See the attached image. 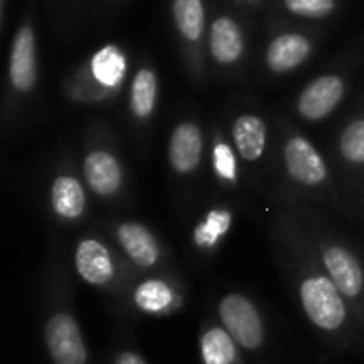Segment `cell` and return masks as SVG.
<instances>
[{
    "label": "cell",
    "mask_w": 364,
    "mask_h": 364,
    "mask_svg": "<svg viewBox=\"0 0 364 364\" xmlns=\"http://www.w3.org/2000/svg\"><path fill=\"white\" fill-rule=\"evenodd\" d=\"M311 51V45L305 36L301 34H282L277 36L267 51V62L275 73H286L296 68L299 64H303L307 60Z\"/></svg>",
    "instance_id": "obj_17"
},
{
    "label": "cell",
    "mask_w": 364,
    "mask_h": 364,
    "mask_svg": "<svg viewBox=\"0 0 364 364\" xmlns=\"http://www.w3.org/2000/svg\"><path fill=\"white\" fill-rule=\"evenodd\" d=\"M213 171L218 179L226 186H237L239 181V168H237V156L235 149L226 141H215L213 145Z\"/></svg>",
    "instance_id": "obj_22"
},
{
    "label": "cell",
    "mask_w": 364,
    "mask_h": 364,
    "mask_svg": "<svg viewBox=\"0 0 364 364\" xmlns=\"http://www.w3.org/2000/svg\"><path fill=\"white\" fill-rule=\"evenodd\" d=\"M9 75H11V83L15 90L30 92L34 87L36 60H34V32L30 26H23L13 38Z\"/></svg>",
    "instance_id": "obj_15"
},
{
    "label": "cell",
    "mask_w": 364,
    "mask_h": 364,
    "mask_svg": "<svg viewBox=\"0 0 364 364\" xmlns=\"http://www.w3.org/2000/svg\"><path fill=\"white\" fill-rule=\"evenodd\" d=\"M235 149L245 162H256L262 158L267 147V126L258 115H241L232 124Z\"/></svg>",
    "instance_id": "obj_16"
},
{
    "label": "cell",
    "mask_w": 364,
    "mask_h": 364,
    "mask_svg": "<svg viewBox=\"0 0 364 364\" xmlns=\"http://www.w3.org/2000/svg\"><path fill=\"white\" fill-rule=\"evenodd\" d=\"M284 164L292 181L303 188H318L328 179V166L320 151L305 136H290L284 145Z\"/></svg>",
    "instance_id": "obj_8"
},
{
    "label": "cell",
    "mask_w": 364,
    "mask_h": 364,
    "mask_svg": "<svg viewBox=\"0 0 364 364\" xmlns=\"http://www.w3.org/2000/svg\"><path fill=\"white\" fill-rule=\"evenodd\" d=\"M277 239L303 316L314 328L331 339L350 337V333L356 331L360 322L352 305L322 269L301 220H279Z\"/></svg>",
    "instance_id": "obj_1"
},
{
    "label": "cell",
    "mask_w": 364,
    "mask_h": 364,
    "mask_svg": "<svg viewBox=\"0 0 364 364\" xmlns=\"http://www.w3.org/2000/svg\"><path fill=\"white\" fill-rule=\"evenodd\" d=\"M113 364H149V363H147L139 352H134V350H122V352H117V354H115Z\"/></svg>",
    "instance_id": "obj_25"
},
{
    "label": "cell",
    "mask_w": 364,
    "mask_h": 364,
    "mask_svg": "<svg viewBox=\"0 0 364 364\" xmlns=\"http://www.w3.org/2000/svg\"><path fill=\"white\" fill-rule=\"evenodd\" d=\"M128 301L134 311L149 318H166L175 316L183 303V286L168 275H145L136 284L130 286Z\"/></svg>",
    "instance_id": "obj_7"
},
{
    "label": "cell",
    "mask_w": 364,
    "mask_h": 364,
    "mask_svg": "<svg viewBox=\"0 0 364 364\" xmlns=\"http://www.w3.org/2000/svg\"><path fill=\"white\" fill-rule=\"evenodd\" d=\"M286 6L303 17H324L335 9V0H286Z\"/></svg>",
    "instance_id": "obj_24"
},
{
    "label": "cell",
    "mask_w": 364,
    "mask_h": 364,
    "mask_svg": "<svg viewBox=\"0 0 364 364\" xmlns=\"http://www.w3.org/2000/svg\"><path fill=\"white\" fill-rule=\"evenodd\" d=\"M156 98H158V79H156L154 70L141 68L134 75L132 90H130V109H132V113L139 119H147L154 113Z\"/></svg>",
    "instance_id": "obj_19"
},
{
    "label": "cell",
    "mask_w": 364,
    "mask_h": 364,
    "mask_svg": "<svg viewBox=\"0 0 364 364\" xmlns=\"http://www.w3.org/2000/svg\"><path fill=\"white\" fill-rule=\"evenodd\" d=\"M241 346L218 322H207L198 335V354L203 364H245Z\"/></svg>",
    "instance_id": "obj_14"
},
{
    "label": "cell",
    "mask_w": 364,
    "mask_h": 364,
    "mask_svg": "<svg viewBox=\"0 0 364 364\" xmlns=\"http://www.w3.org/2000/svg\"><path fill=\"white\" fill-rule=\"evenodd\" d=\"M85 186L98 198H113L124 188L122 162L107 149H94L83 158Z\"/></svg>",
    "instance_id": "obj_9"
},
{
    "label": "cell",
    "mask_w": 364,
    "mask_h": 364,
    "mask_svg": "<svg viewBox=\"0 0 364 364\" xmlns=\"http://www.w3.org/2000/svg\"><path fill=\"white\" fill-rule=\"evenodd\" d=\"M203 132L196 124H179L168 139V164L177 175H192L203 160Z\"/></svg>",
    "instance_id": "obj_11"
},
{
    "label": "cell",
    "mask_w": 364,
    "mask_h": 364,
    "mask_svg": "<svg viewBox=\"0 0 364 364\" xmlns=\"http://www.w3.org/2000/svg\"><path fill=\"white\" fill-rule=\"evenodd\" d=\"M341 156L352 164H364V119H354L339 139Z\"/></svg>",
    "instance_id": "obj_23"
},
{
    "label": "cell",
    "mask_w": 364,
    "mask_h": 364,
    "mask_svg": "<svg viewBox=\"0 0 364 364\" xmlns=\"http://www.w3.org/2000/svg\"><path fill=\"white\" fill-rule=\"evenodd\" d=\"M45 350L51 364H87L90 354L81 326L70 307L53 309L43 328Z\"/></svg>",
    "instance_id": "obj_5"
},
{
    "label": "cell",
    "mask_w": 364,
    "mask_h": 364,
    "mask_svg": "<svg viewBox=\"0 0 364 364\" xmlns=\"http://www.w3.org/2000/svg\"><path fill=\"white\" fill-rule=\"evenodd\" d=\"M232 224H235V213L230 207H226V205L211 207L192 226L190 241H192L194 250L200 254H213L226 241L228 232L232 230Z\"/></svg>",
    "instance_id": "obj_13"
},
{
    "label": "cell",
    "mask_w": 364,
    "mask_h": 364,
    "mask_svg": "<svg viewBox=\"0 0 364 364\" xmlns=\"http://www.w3.org/2000/svg\"><path fill=\"white\" fill-rule=\"evenodd\" d=\"M173 15L179 32L188 41H198L205 26V9L203 0H175L173 2Z\"/></svg>",
    "instance_id": "obj_20"
},
{
    "label": "cell",
    "mask_w": 364,
    "mask_h": 364,
    "mask_svg": "<svg viewBox=\"0 0 364 364\" xmlns=\"http://www.w3.org/2000/svg\"><path fill=\"white\" fill-rule=\"evenodd\" d=\"M211 53L222 64H232L243 53V34L235 19L218 17L211 26Z\"/></svg>",
    "instance_id": "obj_18"
},
{
    "label": "cell",
    "mask_w": 364,
    "mask_h": 364,
    "mask_svg": "<svg viewBox=\"0 0 364 364\" xmlns=\"http://www.w3.org/2000/svg\"><path fill=\"white\" fill-rule=\"evenodd\" d=\"M111 237L122 258L136 271H154L164 260V245L143 222L119 220L111 226Z\"/></svg>",
    "instance_id": "obj_6"
},
{
    "label": "cell",
    "mask_w": 364,
    "mask_h": 364,
    "mask_svg": "<svg viewBox=\"0 0 364 364\" xmlns=\"http://www.w3.org/2000/svg\"><path fill=\"white\" fill-rule=\"evenodd\" d=\"M92 73L102 85H117L124 79V73H126L124 53L117 47L100 49L92 60Z\"/></svg>",
    "instance_id": "obj_21"
},
{
    "label": "cell",
    "mask_w": 364,
    "mask_h": 364,
    "mask_svg": "<svg viewBox=\"0 0 364 364\" xmlns=\"http://www.w3.org/2000/svg\"><path fill=\"white\" fill-rule=\"evenodd\" d=\"M49 209L64 224L79 222L87 213V192L81 179L70 173L58 175L49 188Z\"/></svg>",
    "instance_id": "obj_10"
},
{
    "label": "cell",
    "mask_w": 364,
    "mask_h": 364,
    "mask_svg": "<svg viewBox=\"0 0 364 364\" xmlns=\"http://www.w3.org/2000/svg\"><path fill=\"white\" fill-rule=\"evenodd\" d=\"M341 98H343V81L339 77L335 75L318 77L303 90L299 98V113L311 122L324 119L328 113H333V109L341 102Z\"/></svg>",
    "instance_id": "obj_12"
},
{
    "label": "cell",
    "mask_w": 364,
    "mask_h": 364,
    "mask_svg": "<svg viewBox=\"0 0 364 364\" xmlns=\"http://www.w3.org/2000/svg\"><path fill=\"white\" fill-rule=\"evenodd\" d=\"M218 320L241 346L243 352H260L267 341V326L258 305L243 292H228L218 303Z\"/></svg>",
    "instance_id": "obj_4"
},
{
    "label": "cell",
    "mask_w": 364,
    "mask_h": 364,
    "mask_svg": "<svg viewBox=\"0 0 364 364\" xmlns=\"http://www.w3.org/2000/svg\"><path fill=\"white\" fill-rule=\"evenodd\" d=\"M305 235L326 271V275L333 279V284L339 288V292L346 296V301L352 305L358 322L364 324V262L363 258L346 245L341 239L324 230L320 222L301 220Z\"/></svg>",
    "instance_id": "obj_2"
},
{
    "label": "cell",
    "mask_w": 364,
    "mask_h": 364,
    "mask_svg": "<svg viewBox=\"0 0 364 364\" xmlns=\"http://www.w3.org/2000/svg\"><path fill=\"white\" fill-rule=\"evenodd\" d=\"M124 262L126 260L122 258L117 247L98 235L79 237L73 252V264L79 279L92 288L107 292H117L126 284Z\"/></svg>",
    "instance_id": "obj_3"
}]
</instances>
